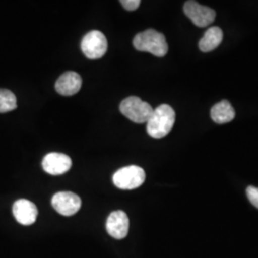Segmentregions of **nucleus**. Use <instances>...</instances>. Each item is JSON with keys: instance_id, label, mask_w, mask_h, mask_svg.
I'll list each match as a JSON object with an SVG mask.
<instances>
[{"instance_id": "9b49d317", "label": "nucleus", "mask_w": 258, "mask_h": 258, "mask_svg": "<svg viewBox=\"0 0 258 258\" xmlns=\"http://www.w3.org/2000/svg\"><path fill=\"white\" fill-rule=\"evenodd\" d=\"M82 84L81 76L73 71H69L57 79L55 85V91L62 96H73L81 90Z\"/></svg>"}, {"instance_id": "dca6fc26", "label": "nucleus", "mask_w": 258, "mask_h": 258, "mask_svg": "<svg viewBox=\"0 0 258 258\" xmlns=\"http://www.w3.org/2000/svg\"><path fill=\"white\" fill-rule=\"evenodd\" d=\"M120 4L123 6L124 9L127 11H135L139 8L141 1L140 0H121Z\"/></svg>"}, {"instance_id": "0eeeda50", "label": "nucleus", "mask_w": 258, "mask_h": 258, "mask_svg": "<svg viewBox=\"0 0 258 258\" xmlns=\"http://www.w3.org/2000/svg\"><path fill=\"white\" fill-rule=\"evenodd\" d=\"M52 206L55 212L63 216H72L80 211L82 200L79 195L70 191H60L52 198Z\"/></svg>"}, {"instance_id": "f03ea898", "label": "nucleus", "mask_w": 258, "mask_h": 258, "mask_svg": "<svg viewBox=\"0 0 258 258\" xmlns=\"http://www.w3.org/2000/svg\"><path fill=\"white\" fill-rule=\"evenodd\" d=\"M133 46L138 51L148 52L159 57L165 56L168 51L165 36L153 29H148L136 35L133 39Z\"/></svg>"}, {"instance_id": "7ed1b4c3", "label": "nucleus", "mask_w": 258, "mask_h": 258, "mask_svg": "<svg viewBox=\"0 0 258 258\" xmlns=\"http://www.w3.org/2000/svg\"><path fill=\"white\" fill-rule=\"evenodd\" d=\"M120 110L129 120L136 123H144L148 122L154 109L148 102L132 96L120 102Z\"/></svg>"}, {"instance_id": "39448f33", "label": "nucleus", "mask_w": 258, "mask_h": 258, "mask_svg": "<svg viewBox=\"0 0 258 258\" xmlns=\"http://www.w3.org/2000/svg\"><path fill=\"white\" fill-rule=\"evenodd\" d=\"M81 47L86 57L90 59H98L105 55L108 43L102 32L94 30L83 37Z\"/></svg>"}, {"instance_id": "20e7f679", "label": "nucleus", "mask_w": 258, "mask_h": 258, "mask_svg": "<svg viewBox=\"0 0 258 258\" xmlns=\"http://www.w3.org/2000/svg\"><path fill=\"white\" fill-rule=\"evenodd\" d=\"M146 172L138 166L121 167L113 175V183L120 189H135L145 183Z\"/></svg>"}, {"instance_id": "6e6552de", "label": "nucleus", "mask_w": 258, "mask_h": 258, "mask_svg": "<svg viewBox=\"0 0 258 258\" xmlns=\"http://www.w3.org/2000/svg\"><path fill=\"white\" fill-rule=\"evenodd\" d=\"M72 166V160L68 155L57 152H51L44 157L42 167L48 174L61 175Z\"/></svg>"}, {"instance_id": "9d476101", "label": "nucleus", "mask_w": 258, "mask_h": 258, "mask_svg": "<svg viewBox=\"0 0 258 258\" xmlns=\"http://www.w3.org/2000/svg\"><path fill=\"white\" fill-rule=\"evenodd\" d=\"M13 214L16 220L23 226H30L37 221V206L26 199H19L13 206Z\"/></svg>"}, {"instance_id": "1a4fd4ad", "label": "nucleus", "mask_w": 258, "mask_h": 258, "mask_svg": "<svg viewBox=\"0 0 258 258\" xmlns=\"http://www.w3.org/2000/svg\"><path fill=\"white\" fill-rule=\"evenodd\" d=\"M129 230V219L122 211L111 212L106 221V231L115 239L124 238Z\"/></svg>"}, {"instance_id": "f257e3e1", "label": "nucleus", "mask_w": 258, "mask_h": 258, "mask_svg": "<svg viewBox=\"0 0 258 258\" xmlns=\"http://www.w3.org/2000/svg\"><path fill=\"white\" fill-rule=\"evenodd\" d=\"M175 118V111L168 104L158 106L148 121L147 130L149 136L155 139L166 137L173 127Z\"/></svg>"}, {"instance_id": "423d86ee", "label": "nucleus", "mask_w": 258, "mask_h": 258, "mask_svg": "<svg viewBox=\"0 0 258 258\" xmlns=\"http://www.w3.org/2000/svg\"><path fill=\"white\" fill-rule=\"evenodd\" d=\"M185 16L192 21L197 27L203 28L210 26L214 21L216 13L214 10L202 6L196 1H186L184 5Z\"/></svg>"}, {"instance_id": "f8f14e48", "label": "nucleus", "mask_w": 258, "mask_h": 258, "mask_svg": "<svg viewBox=\"0 0 258 258\" xmlns=\"http://www.w3.org/2000/svg\"><path fill=\"white\" fill-rule=\"evenodd\" d=\"M223 39V31L217 26L209 28L199 41V48L202 52H212L220 45Z\"/></svg>"}, {"instance_id": "ddd939ff", "label": "nucleus", "mask_w": 258, "mask_h": 258, "mask_svg": "<svg viewBox=\"0 0 258 258\" xmlns=\"http://www.w3.org/2000/svg\"><path fill=\"white\" fill-rule=\"evenodd\" d=\"M211 117L214 122L223 124L234 119L235 111L228 101H222L212 106Z\"/></svg>"}, {"instance_id": "2eb2a0df", "label": "nucleus", "mask_w": 258, "mask_h": 258, "mask_svg": "<svg viewBox=\"0 0 258 258\" xmlns=\"http://www.w3.org/2000/svg\"><path fill=\"white\" fill-rule=\"evenodd\" d=\"M247 196L249 202L258 209V187L249 185L247 188Z\"/></svg>"}, {"instance_id": "4468645a", "label": "nucleus", "mask_w": 258, "mask_h": 258, "mask_svg": "<svg viewBox=\"0 0 258 258\" xmlns=\"http://www.w3.org/2000/svg\"><path fill=\"white\" fill-rule=\"evenodd\" d=\"M18 107L17 97L7 89H0V113L15 110Z\"/></svg>"}]
</instances>
